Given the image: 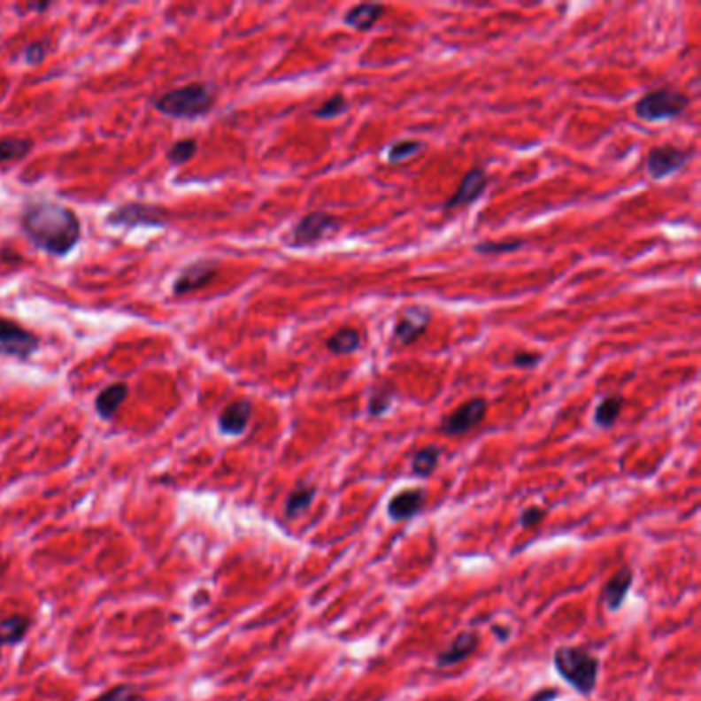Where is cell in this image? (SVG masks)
Returning <instances> with one entry per match:
<instances>
[{"label":"cell","instance_id":"1","mask_svg":"<svg viewBox=\"0 0 701 701\" xmlns=\"http://www.w3.org/2000/svg\"><path fill=\"white\" fill-rule=\"evenodd\" d=\"M21 228L37 250L58 258L73 251L82 237L81 220L74 210L48 200L25 204Z\"/></svg>","mask_w":701,"mask_h":701},{"label":"cell","instance_id":"2","mask_svg":"<svg viewBox=\"0 0 701 701\" xmlns=\"http://www.w3.org/2000/svg\"><path fill=\"white\" fill-rule=\"evenodd\" d=\"M216 104V87L212 82H189L186 87L171 89L152 101L157 112L175 119H196L212 112Z\"/></svg>","mask_w":701,"mask_h":701},{"label":"cell","instance_id":"3","mask_svg":"<svg viewBox=\"0 0 701 701\" xmlns=\"http://www.w3.org/2000/svg\"><path fill=\"white\" fill-rule=\"evenodd\" d=\"M553 665L562 679L582 696H590L598 679V659L586 648L562 646L553 654Z\"/></svg>","mask_w":701,"mask_h":701},{"label":"cell","instance_id":"4","mask_svg":"<svg viewBox=\"0 0 701 701\" xmlns=\"http://www.w3.org/2000/svg\"><path fill=\"white\" fill-rule=\"evenodd\" d=\"M689 95L681 93L673 87H660L643 95L637 101L634 112L643 122H665L681 116L689 105Z\"/></svg>","mask_w":701,"mask_h":701},{"label":"cell","instance_id":"5","mask_svg":"<svg viewBox=\"0 0 701 701\" xmlns=\"http://www.w3.org/2000/svg\"><path fill=\"white\" fill-rule=\"evenodd\" d=\"M107 225L124 228H163L169 225V212L161 206H155V204L127 202L124 206L112 210L110 216H107Z\"/></svg>","mask_w":701,"mask_h":701},{"label":"cell","instance_id":"6","mask_svg":"<svg viewBox=\"0 0 701 701\" xmlns=\"http://www.w3.org/2000/svg\"><path fill=\"white\" fill-rule=\"evenodd\" d=\"M40 348V337L11 319L0 317V356L29 360Z\"/></svg>","mask_w":701,"mask_h":701},{"label":"cell","instance_id":"7","mask_svg":"<svg viewBox=\"0 0 701 701\" xmlns=\"http://www.w3.org/2000/svg\"><path fill=\"white\" fill-rule=\"evenodd\" d=\"M340 219L329 212H309L292 227L290 245L292 247H309L319 241L337 233L340 228Z\"/></svg>","mask_w":701,"mask_h":701},{"label":"cell","instance_id":"8","mask_svg":"<svg viewBox=\"0 0 701 701\" xmlns=\"http://www.w3.org/2000/svg\"><path fill=\"white\" fill-rule=\"evenodd\" d=\"M488 413V401L483 397H474L465 401L457 407L455 412H451L449 416L443 420L441 432L446 436H461L467 435L469 430H474L475 426L483 422Z\"/></svg>","mask_w":701,"mask_h":701},{"label":"cell","instance_id":"9","mask_svg":"<svg viewBox=\"0 0 701 701\" xmlns=\"http://www.w3.org/2000/svg\"><path fill=\"white\" fill-rule=\"evenodd\" d=\"M691 157H693V150H683V149H677V146H671V144L656 146V149L648 152V158H646L648 175L652 177L654 181L666 180V177L679 173V171L683 169L687 163H689Z\"/></svg>","mask_w":701,"mask_h":701},{"label":"cell","instance_id":"10","mask_svg":"<svg viewBox=\"0 0 701 701\" xmlns=\"http://www.w3.org/2000/svg\"><path fill=\"white\" fill-rule=\"evenodd\" d=\"M432 321V311L428 307H407L399 313L393 325V343L397 346H412L424 335Z\"/></svg>","mask_w":701,"mask_h":701},{"label":"cell","instance_id":"11","mask_svg":"<svg viewBox=\"0 0 701 701\" xmlns=\"http://www.w3.org/2000/svg\"><path fill=\"white\" fill-rule=\"evenodd\" d=\"M216 273H219V264L216 261H196V264L183 267L180 272V276L173 282V292L177 297H183L194 290H200L212 282Z\"/></svg>","mask_w":701,"mask_h":701},{"label":"cell","instance_id":"12","mask_svg":"<svg viewBox=\"0 0 701 701\" xmlns=\"http://www.w3.org/2000/svg\"><path fill=\"white\" fill-rule=\"evenodd\" d=\"M488 189V175L486 171L475 167V169H469L465 177L458 183V189L452 194L449 200L444 202V210H457V208H465V206H471V204L477 202L481 197L483 191Z\"/></svg>","mask_w":701,"mask_h":701},{"label":"cell","instance_id":"13","mask_svg":"<svg viewBox=\"0 0 701 701\" xmlns=\"http://www.w3.org/2000/svg\"><path fill=\"white\" fill-rule=\"evenodd\" d=\"M253 416V404L250 399H235L219 416V430L225 436H241L247 430Z\"/></svg>","mask_w":701,"mask_h":701},{"label":"cell","instance_id":"14","mask_svg":"<svg viewBox=\"0 0 701 701\" xmlns=\"http://www.w3.org/2000/svg\"><path fill=\"white\" fill-rule=\"evenodd\" d=\"M477 646H480V636L475 632H463L458 634L455 640H452L446 650H443L441 654H438L436 659V666L438 668H449V666H455L458 662L467 660L471 654L475 652Z\"/></svg>","mask_w":701,"mask_h":701},{"label":"cell","instance_id":"15","mask_svg":"<svg viewBox=\"0 0 701 701\" xmlns=\"http://www.w3.org/2000/svg\"><path fill=\"white\" fill-rule=\"evenodd\" d=\"M426 492L420 488L404 489L397 496H393L391 502L387 506V514L391 516L393 520H410L413 516L420 514V510L424 506Z\"/></svg>","mask_w":701,"mask_h":701},{"label":"cell","instance_id":"16","mask_svg":"<svg viewBox=\"0 0 701 701\" xmlns=\"http://www.w3.org/2000/svg\"><path fill=\"white\" fill-rule=\"evenodd\" d=\"M130 395V387L126 382H112L95 397V410H97L101 420H113L119 407Z\"/></svg>","mask_w":701,"mask_h":701},{"label":"cell","instance_id":"17","mask_svg":"<svg viewBox=\"0 0 701 701\" xmlns=\"http://www.w3.org/2000/svg\"><path fill=\"white\" fill-rule=\"evenodd\" d=\"M632 582H634V572L629 568H621L607 580V584H605L603 589V601L611 611H617L621 607L629 589H632Z\"/></svg>","mask_w":701,"mask_h":701},{"label":"cell","instance_id":"18","mask_svg":"<svg viewBox=\"0 0 701 701\" xmlns=\"http://www.w3.org/2000/svg\"><path fill=\"white\" fill-rule=\"evenodd\" d=\"M382 12H385V4L362 3L352 6V9L343 15V23L356 31H368L379 23Z\"/></svg>","mask_w":701,"mask_h":701},{"label":"cell","instance_id":"19","mask_svg":"<svg viewBox=\"0 0 701 701\" xmlns=\"http://www.w3.org/2000/svg\"><path fill=\"white\" fill-rule=\"evenodd\" d=\"M31 626V617L15 613V615H6L0 620V646H17L21 643L25 637H27Z\"/></svg>","mask_w":701,"mask_h":701},{"label":"cell","instance_id":"20","mask_svg":"<svg viewBox=\"0 0 701 701\" xmlns=\"http://www.w3.org/2000/svg\"><path fill=\"white\" fill-rule=\"evenodd\" d=\"M362 346V334L354 327H342L325 342V348L335 356H348L358 352Z\"/></svg>","mask_w":701,"mask_h":701},{"label":"cell","instance_id":"21","mask_svg":"<svg viewBox=\"0 0 701 701\" xmlns=\"http://www.w3.org/2000/svg\"><path fill=\"white\" fill-rule=\"evenodd\" d=\"M317 496V488L315 486H307V483H303V486H298L292 489L289 494V498L284 502V516L289 520H295L301 516L304 510H307L311 505H313Z\"/></svg>","mask_w":701,"mask_h":701},{"label":"cell","instance_id":"22","mask_svg":"<svg viewBox=\"0 0 701 701\" xmlns=\"http://www.w3.org/2000/svg\"><path fill=\"white\" fill-rule=\"evenodd\" d=\"M34 149V140L25 136L0 138V163L21 161Z\"/></svg>","mask_w":701,"mask_h":701},{"label":"cell","instance_id":"23","mask_svg":"<svg viewBox=\"0 0 701 701\" xmlns=\"http://www.w3.org/2000/svg\"><path fill=\"white\" fill-rule=\"evenodd\" d=\"M623 410V397L621 395H609V397L601 399V404L595 410V424L598 428H611L620 418Z\"/></svg>","mask_w":701,"mask_h":701},{"label":"cell","instance_id":"24","mask_svg":"<svg viewBox=\"0 0 701 701\" xmlns=\"http://www.w3.org/2000/svg\"><path fill=\"white\" fill-rule=\"evenodd\" d=\"M441 449L436 444H428L420 449L412 458V471L418 477H430L435 474L438 461H441Z\"/></svg>","mask_w":701,"mask_h":701},{"label":"cell","instance_id":"25","mask_svg":"<svg viewBox=\"0 0 701 701\" xmlns=\"http://www.w3.org/2000/svg\"><path fill=\"white\" fill-rule=\"evenodd\" d=\"M395 397H397V391H395L391 382H382V385L374 389L371 395V401H368V413H371L373 418L382 416V413L391 410Z\"/></svg>","mask_w":701,"mask_h":701},{"label":"cell","instance_id":"26","mask_svg":"<svg viewBox=\"0 0 701 701\" xmlns=\"http://www.w3.org/2000/svg\"><path fill=\"white\" fill-rule=\"evenodd\" d=\"M422 150H424V143H420V140H412V138L397 140V143L389 144L387 161L393 163V165L410 161V158L418 157Z\"/></svg>","mask_w":701,"mask_h":701},{"label":"cell","instance_id":"27","mask_svg":"<svg viewBox=\"0 0 701 701\" xmlns=\"http://www.w3.org/2000/svg\"><path fill=\"white\" fill-rule=\"evenodd\" d=\"M197 155V140L196 138H181L171 146L167 158L171 165H186Z\"/></svg>","mask_w":701,"mask_h":701},{"label":"cell","instance_id":"28","mask_svg":"<svg viewBox=\"0 0 701 701\" xmlns=\"http://www.w3.org/2000/svg\"><path fill=\"white\" fill-rule=\"evenodd\" d=\"M348 110H350L348 99L343 97V95L337 93V95H334V97H329L327 101H325L323 105H319L313 112V116L321 118V119H331V118L343 116V113H346Z\"/></svg>","mask_w":701,"mask_h":701},{"label":"cell","instance_id":"29","mask_svg":"<svg viewBox=\"0 0 701 701\" xmlns=\"http://www.w3.org/2000/svg\"><path fill=\"white\" fill-rule=\"evenodd\" d=\"M93 701H144V699H143V696H140V691L136 689V687L122 683V685H116V687H112V689L104 691Z\"/></svg>","mask_w":701,"mask_h":701},{"label":"cell","instance_id":"30","mask_svg":"<svg viewBox=\"0 0 701 701\" xmlns=\"http://www.w3.org/2000/svg\"><path fill=\"white\" fill-rule=\"evenodd\" d=\"M522 245H525V241H520V239H514V241H486V243H477L475 251L483 253V255L512 253V251H519Z\"/></svg>","mask_w":701,"mask_h":701},{"label":"cell","instance_id":"31","mask_svg":"<svg viewBox=\"0 0 701 701\" xmlns=\"http://www.w3.org/2000/svg\"><path fill=\"white\" fill-rule=\"evenodd\" d=\"M46 54H48V42H34L23 50V58L27 64H31V66H34V64L43 62Z\"/></svg>","mask_w":701,"mask_h":701},{"label":"cell","instance_id":"32","mask_svg":"<svg viewBox=\"0 0 701 701\" xmlns=\"http://www.w3.org/2000/svg\"><path fill=\"white\" fill-rule=\"evenodd\" d=\"M543 356L537 352H528V350H520V352H514L512 356V366L516 368H535L541 362Z\"/></svg>","mask_w":701,"mask_h":701},{"label":"cell","instance_id":"33","mask_svg":"<svg viewBox=\"0 0 701 701\" xmlns=\"http://www.w3.org/2000/svg\"><path fill=\"white\" fill-rule=\"evenodd\" d=\"M545 519V510L543 508H537V506H531V508H527L525 512L520 514V525L525 527V528H528V527H535V525H539L541 520Z\"/></svg>","mask_w":701,"mask_h":701},{"label":"cell","instance_id":"34","mask_svg":"<svg viewBox=\"0 0 701 701\" xmlns=\"http://www.w3.org/2000/svg\"><path fill=\"white\" fill-rule=\"evenodd\" d=\"M558 696H559L558 689H545V691L537 693V696H533L531 701H551L553 697H558Z\"/></svg>","mask_w":701,"mask_h":701},{"label":"cell","instance_id":"35","mask_svg":"<svg viewBox=\"0 0 701 701\" xmlns=\"http://www.w3.org/2000/svg\"><path fill=\"white\" fill-rule=\"evenodd\" d=\"M48 6H50L48 3H43V4H27V9H29V11H40V12H42V11H46Z\"/></svg>","mask_w":701,"mask_h":701},{"label":"cell","instance_id":"36","mask_svg":"<svg viewBox=\"0 0 701 701\" xmlns=\"http://www.w3.org/2000/svg\"><path fill=\"white\" fill-rule=\"evenodd\" d=\"M0 576H3V564H0Z\"/></svg>","mask_w":701,"mask_h":701}]
</instances>
